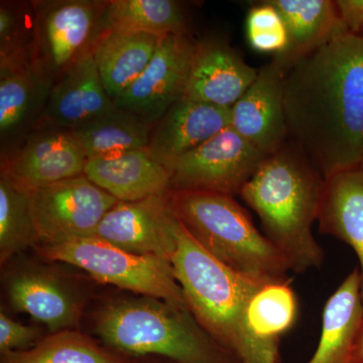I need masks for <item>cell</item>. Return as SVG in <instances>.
<instances>
[{
  "label": "cell",
  "instance_id": "cell-7",
  "mask_svg": "<svg viewBox=\"0 0 363 363\" xmlns=\"http://www.w3.org/2000/svg\"><path fill=\"white\" fill-rule=\"evenodd\" d=\"M40 247L43 257L77 267L100 283L143 297L159 298L190 311L168 259L133 255L97 238L42 245Z\"/></svg>",
  "mask_w": 363,
  "mask_h": 363
},
{
  "label": "cell",
  "instance_id": "cell-32",
  "mask_svg": "<svg viewBox=\"0 0 363 363\" xmlns=\"http://www.w3.org/2000/svg\"><path fill=\"white\" fill-rule=\"evenodd\" d=\"M339 16L348 33H363V0H337Z\"/></svg>",
  "mask_w": 363,
  "mask_h": 363
},
{
  "label": "cell",
  "instance_id": "cell-23",
  "mask_svg": "<svg viewBox=\"0 0 363 363\" xmlns=\"http://www.w3.org/2000/svg\"><path fill=\"white\" fill-rule=\"evenodd\" d=\"M52 86L32 65L0 69V135L1 142L23 136L38 117L44 116Z\"/></svg>",
  "mask_w": 363,
  "mask_h": 363
},
{
  "label": "cell",
  "instance_id": "cell-17",
  "mask_svg": "<svg viewBox=\"0 0 363 363\" xmlns=\"http://www.w3.org/2000/svg\"><path fill=\"white\" fill-rule=\"evenodd\" d=\"M84 175L118 201H142L171 191V172L152 159L147 150L87 160Z\"/></svg>",
  "mask_w": 363,
  "mask_h": 363
},
{
  "label": "cell",
  "instance_id": "cell-19",
  "mask_svg": "<svg viewBox=\"0 0 363 363\" xmlns=\"http://www.w3.org/2000/svg\"><path fill=\"white\" fill-rule=\"evenodd\" d=\"M317 221L320 233L347 243L357 253L363 302V168L325 179Z\"/></svg>",
  "mask_w": 363,
  "mask_h": 363
},
{
  "label": "cell",
  "instance_id": "cell-20",
  "mask_svg": "<svg viewBox=\"0 0 363 363\" xmlns=\"http://www.w3.org/2000/svg\"><path fill=\"white\" fill-rule=\"evenodd\" d=\"M362 324L360 274L354 269L325 304L321 338L307 363H347Z\"/></svg>",
  "mask_w": 363,
  "mask_h": 363
},
{
  "label": "cell",
  "instance_id": "cell-10",
  "mask_svg": "<svg viewBox=\"0 0 363 363\" xmlns=\"http://www.w3.org/2000/svg\"><path fill=\"white\" fill-rule=\"evenodd\" d=\"M196 45L190 35L162 38L145 70L114 100L116 108L130 112L150 128L156 125L185 95Z\"/></svg>",
  "mask_w": 363,
  "mask_h": 363
},
{
  "label": "cell",
  "instance_id": "cell-27",
  "mask_svg": "<svg viewBox=\"0 0 363 363\" xmlns=\"http://www.w3.org/2000/svg\"><path fill=\"white\" fill-rule=\"evenodd\" d=\"M1 363H123L77 331L54 333L26 350L2 354Z\"/></svg>",
  "mask_w": 363,
  "mask_h": 363
},
{
  "label": "cell",
  "instance_id": "cell-18",
  "mask_svg": "<svg viewBox=\"0 0 363 363\" xmlns=\"http://www.w3.org/2000/svg\"><path fill=\"white\" fill-rule=\"evenodd\" d=\"M288 30L286 51L272 57L285 74L339 35L347 33L336 1L332 0H269Z\"/></svg>",
  "mask_w": 363,
  "mask_h": 363
},
{
  "label": "cell",
  "instance_id": "cell-2",
  "mask_svg": "<svg viewBox=\"0 0 363 363\" xmlns=\"http://www.w3.org/2000/svg\"><path fill=\"white\" fill-rule=\"evenodd\" d=\"M324 183L323 176L289 140L266 157L240 194L259 216L262 234L298 274L324 262V250L312 233Z\"/></svg>",
  "mask_w": 363,
  "mask_h": 363
},
{
  "label": "cell",
  "instance_id": "cell-14",
  "mask_svg": "<svg viewBox=\"0 0 363 363\" xmlns=\"http://www.w3.org/2000/svg\"><path fill=\"white\" fill-rule=\"evenodd\" d=\"M259 69L219 40L197 43L192 70L183 98L221 108L233 106L255 82Z\"/></svg>",
  "mask_w": 363,
  "mask_h": 363
},
{
  "label": "cell",
  "instance_id": "cell-25",
  "mask_svg": "<svg viewBox=\"0 0 363 363\" xmlns=\"http://www.w3.org/2000/svg\"><path fill=\"white\" fill-rule=\"evenodd\" d=\"M71 131L87 160L147 150L152 135L150 126L138 117L117 108Z\"/></svg>",
  "mask_w": 363,
  "mask_h": 363
},
{
  "label": "cell",
  "instance_id": "cell-33",
  "mask_svg": "<svg viewBox=\"0 0 363 363\" xmlns=\"http://www.w3.org/2000/svg\"><path fill=\"white\" fill-rule=\"evenodd\" d=\"M347 363H363V324L353 344Z\"/></svg>",
  "mask_w": 363,
  "mask_h": 363
},
{
  "label": "cell",
  "instance_id": "cell-11",
  "mask_svg": "<svg viewBox=\"0 0 363 363\" xmlns=\"http://www.w3.org/2000/svg\"><path fill=\"white\" fill-rule=\"evenodd\" d=\"M179 224L169 193L142 201H118L100 222L94 238L133 255L171 262Z\"/></svg>",
  "mask_w": 363,
  "mask_h": 363
},
{
  "label": "cell",
  "instance_id": "cell-16",
  "mask_svg": "<svg viewBox=\"0 0 363 363\" xmlns=\"http://www.w3.org/2000/svg\"><path fill=\"white\" fill-rule=\"evenodd\" d=\"M102 84L94 51L78 60L52 85L43 119L73 130L116 109Z\"/></svg>",
  "mask_w": 363,
  "mask_h": 363
},
{
  "label": "cell",
  "instance_id": "cell-34",
  "mask_svg": "<svg viewBox=\"0 0 363 363\" xmlns=\"http://www.w3.org/2000/svg\"><path fill=\"white\" fill-rule=\"evenodd\" d=\"M362 35H363V33H362Z\"/></svg>",
  "mask_w": 363,
  "mask_h": 363
},
{
  "label": "cell",
  "instance_id": "cell-4",
  "mask_svg": "<svg viewBox=\"0 0 363 363\" xmlns=\"http://www.w3.org/2000/svg\"><path fill=\"white\" fill-rule=\"evenodd\" d=\"M95 330L107 345L131 355H160L175 363H241L200 326L192 313L156 298L107 306Z\"/></svg>",
  "mask_w": 363,
  "mask_h": 363
},
{
  "label": "cell",
  "instance_id": "cell-28",
  "mask_svg": "<svg viewBox=\"0 0 363 363\" xmlns=\"http://www.w3.org/2000/svg\"><path fill=\"white\" fill-rule=\"evenodd\" d=\"M39 241L30 194L1 176L0 179V259L6 262L14 253Z\"/></svg>",
  "mask_w": 363,
  "mask_h": 363
},
{
  "label": "cell",
  "instance_id": "cell-9",
  "mask_svg": "<svg viewBox=\"0 0 363 363\" xmlns=\"http://www.w3.org/2000/svg\"><path fill=\"white\" fill-rule=\"evenodd\" d=\"M267 157L228 126L174 164L171 191L234 197Z\"/></svg>",
  "mask_w": 363,
  "mask_h": 363
},
{
  "label": "cell",
  "instance_id": "cell-21",
  "mask_svg": "<svg viewBox=\"0 0 363 363\" xmlns=\"http://www.w3.org/2000/svg\"><path fill=\"white\" fill-rule=\"evenodd\" d=\"M11 307L45 324L52 333L68 330L79 318L73 294L58 279L44 272H26L9 281Z\"/></svg>",
  "mask_w": 363,
  "mask_h": 363
},
{
  "label": "cell",
  "instance_id": "cell-22",
  "mask_svg": "<svg viewBox=\"0 0 363 363\" xmlns=\"http://www.w3.org/2000/svg\"><path fill=\"white\" fill-rule=\"evenodd\" d=\"M147 33L107 30L94 50L102 84L112 101L125 92L152 61L160 40Z\"/></svg>",
  "mask_w": 363,
  "mask_h": 363
},
{
  "label": "cell",
  "instance_id": "cell-1",
  "mask_svg": "<svg viewBox=\"0 0 363 363\" xmlns=\"http://www.w3.org/2000/svg\"><path fill=\"white\" fill-rule=\"evenodd\" d=\"M289 140L324 179L363 168V35H339L285 75Z\"/></svg>",
  "mask_w": 363,
  "mask_h": 363
},
{
  "label": "cell",
  "instance_id": "cell-12",
  "mask_svg": "<svg viewBox=\"0 0 363 363\" xmlns=\"http://www.w3.org/2000/svg\"><path fill=\"white\" fill-rule=\"evenodd\" d=\"M87 159L71 130L45 123L2 164L1 176L26 193L84 175Z\"/></svg>",
  "mask_w": 363,
  "mask_h": 363
},
{
  "label": "cell",
  "instance_id": "cell-3",
  "mask_svg": "<svg viewBox=\"0 0 363 363\" xmlns=\"http://www.w3.org/2000/svg\"><path fill=\"white\" fill-rule=\"evenodd\" d=\"M171 262L189 310L217 343L241 363H279V347L255 338L245 320L250 300L266 284L243 276L215 259L181 221Z\"/></svg>",
  "mask_w": 363,
  "mask_h": 363
},
{
  "label": "cell",
  "instance_id": "cell-31",
  "mask_svg": "<svg viewBox=\"0 0 363 363\" xmlns=\"http://www.w3.org/2000/svg\"><path fill=\"white\" fill-rule=\"evenodd\" d=\"M39 337V332L26 325L18 323L0 313V351L2 354L28 350Z\"/></svg>",
  "mask_w": 363,
  "mask_h": 363
},
{
  "label": "cell",
  "instance_id": "cell-26",
  "mask_svg": "<svg viewBox=\"0 0 363 363\" xmlns=\"http://www.w3.org/2000/svg\"><path fill=\"white\" fill-rule=\"evenodd\" d=\"M297 316V296L289 279L262 286L250 300L245 320L255 338L279 347L281 335L292 328Z\"/></svg>",
  "mask_w": 363,
  "mask_h": 363
},
{
  "label": "cell",
  "instance_id": "cell-15",
  "mask_svg": "<svg viewBox=\"0 0 363 363\" xmlns=\"http://www.w3.org/2000/svg\"><path fill=\"white\" fill-rule=\"evenodd\" d=\"M229 108L182 98L152 130L147 152L171 172L182 157L230 126Z\"/></svg>",
  "mask_w": 363,
  "mask_h": 363
},
{
  "label": "cell",
  "instance_id": "cell-30",
  "mask_svg": "<svg viewBox=\"0 0 363 363\" xmlns=\"http://www.w3.org/2000/svg\"><path fill=\"white\" fill-rule=\"evenodd\" d=\"M245 28L248 43L255 51L272 54L274 57L286 51L288 30L283 16L269 0L252 6Z\"/></svg>",
  "mask_w": 363,
  "mask_h": 363
},
{
  "label": "cell",
  "instance_id": "cell-24",
  "mask_svg": "<svg viewBox=\"0 0 363 363\" xmlns=\"http://www.w3.org/2000/svg\"><path fill=\"white\" fill-rule=\"evenodd\" d=\"M106 18L113 32L157 38L189 35L188 13L183 4L174 0H111Z\"/></svg>",
  "mask_w": 363,
  "mask_h": 363
},
{
  "label": "cell",
  "instance_id": "cell-13",
  "mask_svg": "<svg viewBox=\"0 0 363 363\" xmlns=\"http://www.w3.org/2000/svg\"><path fill=\"white\" fill-rule=\"evenodd\" d=\"M285 72L277 62L259 69V75L230 108V126L266 156L289 142L284 79Z\"/></svg>",
  "mask_w": 363,
  "mask_h": 363
},
{
  "label": "cell",
  "instance_id": "cell-8",
  "mask_svg": "<svg viewBox=\"0 0 363 363\" xmlns=\"http://www.w3.org/2000/svg\"><path fill=\"white\" fill-rule=\"evenodd\" d=\"M28 194L33 223L42 245L94 238L100 222L118 203L85 175Z\"/></svg>",
  "mask_w": 363,
  "mask_h": 363
},
{
  "label": "cell",
  "instance_id": "cell-5",
  "mask_svg": "<svg viewBox=\"0 0 363 363\" xmlns=\"http://www.w3.org/2000/svg\"><path fill=\"white\" fill-rule=\"evenodd\" d=\"M169 198L188 233L222 264L260 283L289 279L285 257L257 230L250 213L233 197L171 191Z\"/></svg>",
  "mask_w": 363,
  "mask_h": 363
},
{
  "label": "cell",
  "instance_id": "cell-29",
  "mask_svg": "<svg viewBox=\"0 0 363 363\" xmlns=\"http://www.w3.org/2000/svg\"><path fill=\"white\" fill-rule=\"evenodd\" d=\"M33 6L1 1L0 69L30 64L33 40ZM32 65V64H30Z\"/></svg>",
  "mask_w": 363,
  "mask_h": 363
},
{
  "label": "cell",
  "instance_id": "cell-6",
  "mask_svg": "<svg viewBox=\"0 0 363 363\" xmlns=\"http://www.w3.org/2000/svg\"><path fill=\"white\" fill-rule=\"evenodd\" d=\"M32 4L35 18L30 64L52 86L79 59L94 51L109 30V1L42 0Z\"/></svg>",
  "mask_w": 363,
  "mask_h": 363
}]
</instances>
